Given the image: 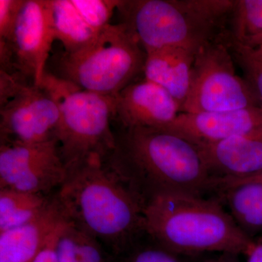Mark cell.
Segmentation results:
<instances>
[{"label":"cell","instance_id":"obj_1","mask_svg":"<svg viewBox=\"0 0 262 262\" xmlns=\"http://www.w3.org/2000/svg\"><path fill=\"white\" fill-rule=\"evenodd\" d=\"M113 160L96 158L69 169L55 196L67 220L120 254L144 233L146 198Z\"/></svg>","mask_w":262,"mask_h":262},{"label":"cell","instance_id":"obj_2","mask_svg":"<svg viewBox=\"0 0 262 262\" xmlns=\"http://www.w3.org/2000/svg\"><path fill=\"white\" fill-rule=\"evenodd\" d=\"M143 218L149 239L181 256L232 253L248 256L256 245L215 198L155 193L146 199Z\"/></svg>","mask_w":262,"mask_h":262},{"label":"cell","instance_id":"obj_3","mask_svg":"<svg viewBox=\"0 0 262 262\" xmlns=\"http://www.w3.org/2000/svg\"><path fill=\"white\" fill-rule=\"evenodd\" d=\"M115 159L145 198L158 192L203 196L212 191L211 174L198 146L163 129H124Z\"/></svg>","mask_w":262,"mask_h":262},{"label":"cell","instance_id":"obj_4","mask_svg":"<svg viewBox=\"0 0 262 262\" xmlns=\"http://www.w3.org/2000/svg\"><path fill=\"white\" fill-rule=\"evenodd\" d=\"M234 0H120L121 22L146 52L181 47L198 51L220 40Z\"/></svg>","mask_w":262,"mask_h":262},{"label":"cell","instance_id":"obj_5","mask_svg":"<svg viewBox=\"0 0 262 262\" xmlns=\"http://www.w3.org/2000/svg\"><path fill=\"white\" fill-rule=\"evenodd\" d=\"M60 113L56 139L68 169L94 158L107 160L117 141L111 128L115 98L90 92L46 72L41 84Z\"/></svg>","mask_w":262,"mask_h":262},{"label":"cell","instance_id":"obj_6","mask_svg":"<svg viewBox=\"0 0 262 262\" xmlns=\"http://www.w3.org/2000/svg\"><path fill=\"white\" fill-rule=\"evenodd\" d=\"M146 57L123 24H110L87 47L75 53L63 51L53 75L85 91L115 98L144 72Z\"/></svg>","mask_w":262,"mask_h":262},{"label":"cell","instance_id":"obj_7","mask_svg":"<svg viewBox=\"0 0 262 262\" xmlns=\"http://www.w3.org/2000/svg\"><path fill=\"white\" fill-rule=\"evenodd\" d=\"M228 44L205 45L196 53L190 89L181 113L229 111L261 106L254 91L234 68Z\"/></svg>","mask_w":262,"mask_h":262},{"label":"cell","instance_id":"obj_8","mask_svg":"<svg viewBox=\"0 0 262 262\" xmlns=\"http://www.w3.org/2000/svg\"><path fill=\"white\" fill-rule=\"evenodd\" d=\"M59 120L58 105L42 87L23 75L0 72V142L56 139Z\"/></svg>","mask_w":262,"mask_h":262},{"label":"cell","instance_id":"obj_9","mask_svg":"<svg viewBox=\"0 0 262 262\" xmlns=\"http://www.w3.org/2000/svg\"><path fill=\"white\" fill-rule=\"evenodd\" d=\"M0 143V189L47 195L67 180L69 170L56 139Z\"/></svg>","mask_w":262,"mask_h":262},{"label":"cell","instance_id":"obj_10","mask_svg":"<svg viewBox=\"0 0 262 262\" xmlns=\"http://www.w3.org/2000/svg\"><path fill=\"white\" fill-rule=\"evenodd\" d=\"M55 40L52 0H25L10 43L17 68L34 85L42 84Z\"/></svg>","mask_w":262,"mask_h":262},{"label":"cell","instance_id":"obj_11","mask_svg":"<svg viewBox=\"0 0 262 262\" xmlns=\"http://www.w3.org/2000/svg\"><path fill=\"white\" fill-rule=\"evenodd\" d=\"M195 145L212 144L231 138L262 133V107L229 111L180 113L163 127Z\"/></svg>","mask_w":262,"mask_h":262},{"label":"cell","instance_id":"obj_12","mask_svg":"<svg viewBox=\"0 0 262 262\" xmlns=\"http://www.w3.org/2000/svg\"><path fill=\"white\" fill-rule=\"evenodd\" d=\"M115 119L124 129H161L181 113L180 104L160 85L134 81L115 97Z\"/></svg>","mask_w":262,"mask_h":262},{"label":"cell","instance_id":"obj_13","mask_svg":"<svg viewBox=\"0 0 262 262\" xmlns=\"http://www.w3.org/2000/svg\"><path fill=\"white\" fill-rule=\"evenodd\" d=\"M212 179H241L262 170V133L196 145Z\"/></svg>","mask_w":262,"mask_h":262},{"label":"cell","instance_id":"obj_14","mask_svg":"<svg viewBox=\"0 0 262 262\" xmlns=\"http://www.w3.org/2000/svg\"><path fill=\"white\" fill-rule=\"evenodd\" d=\"M56 196L37 220L0 233V262H32L64 219Z\"/></svg>","mask_w":262,"mask_h":262},{"label":"cell","instance_id":"obj_15","mask_svg":"<svg viewBox=\"0 0 262 262\" xmlns=\"http://www.w3.org/2000/svg\"><path fill=\"white\" fill-rule=\"evenodd\" d=\"M196 52L188 48L168 47L146 53L144 78L171 95L180 104L181 111L190 89Z\"/></svg>","mask_w":262,"mask_h":262},{"label":"cell","instance_id":"obj_16","mask_svg":"<svg viewBox=\"0 0 262 262\" xmlns=\"http://www.w3.org/2000/svg\"><path fill=\"white\" fill-rule=\"evenodd\" d=\"M218 192L237 227L254 241L262 232V182L241 183Z\"/></svg>","mask_w":262,"mask_h":262},{"label":"cell","instance_id":"obj_17","mask_svg":"<svg viewBox=\"0 0 262 262\" xmlns=\"http://www.w3.org/2000/svg\"><path fill=\"white\" fill-rule=\"evenodd\" d=\"M52 18L56 40L66 53H75L91 44L98 34L86 23L72 0H52Z\"/></svg>","mask_w":262,"mask_h":262},{"label":"cell","instance_id":"obj_18","mask_svg":"<svg viewBox=\"0 0 262 262\" xmlns=\"http://www.w3.org/2000/svg\"><path fill=\"white\" fill-rule=\"evenodd\" d=\"M58 262H108L102 244L64 218L54 241Z\"/></svg>","mask_w":262,"mask_h":262},{"label":"cell","instance_id":"obj_19","mask_svg":"<svg viewBox=\"0 0 262 262\" xmlns=\"http://www.w3.org/2000/svg\"><path fill=\"white\" fill-rule=\"evenodd\" d=\"M52 201L45 194L0 189V233L37 220Z\"/></svg>","mask_w":262,"mask_h":262},{"label":"cell","instance_id":"obj_20","mask_svg":"<svg viewBox=\"0 0 262 262\" xmlns=\"http://www.w3.org/2000/svg\"><path fill=\"white\" fill-rule=\"evenodd\" d=\"M227 43L247 49L262 46V0H234Z\"/></svg>","mask_w":262,"mask_h":262},{"label":"cell","instance_id":"obj_21","mask_svg":"<svg viewBox=\"0 0 262 262\" xmlns=\"http://www.w3.org/2000/svg\"><path fill=\"white\" fill-rule=\"evenodd\" d=\"M80 14L95 32L99 33L110 23L120 0H72Z\"/></svg>","mask_w":262,"mask_h":262},{"label":"cell","instance_id":"obj_22","mask_svg":"<svg viewBox=\"0 0 262 262\" xmlns=\"http://www.w3.org/2000/svg\"><path fill=\"white\" fill-rule=\"evenodd\" d=\"M234 61L244 74V78L252 88L262 107V58L255 55L253 50L229 45Z\"/></svg>","mask_w":262,"mask_h":262},{"label":"cell","instance_id":"obj_23","mask_svg":"<svg viewBox=\"0 0 262 262\" xmlns=\"http://www.w3.org/2000/svg\"><path fill=\"white\" fill-rule=\"evenodd\" d=\"M151 243L147 246H133L123 262H185L181 255Z\"/></svg>","mask_w":262,"mask_h":262},{"label":"cell","instance_id":"obj_24","mask_svg":"<svg viewBox=\"0 0 262 262\" xmlns=\"http://www.w3.org/2000/svg\"><path fill=\"white\" fill-rule=\"evenodd\" d=\"M25 0H0V39L11 42Z\"/></svg>","mask_w":262,"mask_h":262},{"label":"cell","instance_id":"obj_25","mask_svg":"<svg viewBox=\"0 0 262 262\" xmlns=\"http://www.w3.org/2000/svg\"><path fill=\"white\" fill-rule=\"evenodd\" d=\"M245 182H262V170L254 175L245 177V178L214 179L213 187H214L215 192H220L222 189L230 187V186Z\"/></svg>","mask_w":262,"mask_h":262},{"label":"cell","instance_id":"obj_26","mask_svg":"<svg viewBox=\"0 0 262 262\" xmlns=\"http://www.w3.org/2000/svg\"><path fill=\"white\" fill-rule=\"evenodd\" d=\"M58 227H57V229H58ZM57 229L54 233L52 234L51 238L48 241L47 244L43 248L41 252L38 254L37 257L32 262H58L54 250L55 236H56Z\"/></svg>","mask_w":262,"mask_h":262},{"label":"cell","instance_id":"obj_27","mask_svg":"<svg viewBox=\"0 0 262 262\" xmlns=\"http://www.w3.org/2000/svg\"><path fill=\"white\" fill-rule=\"evenodd\" d=\"M239 256L241 255L236 253H220L213 257L206 258L203 262H242Z\"/></svg>","mask_w":262,"mask_h":262},{"label":"cell","instance_id":"obj_28","mask_svg":"<svg viewBox=\"0 0 262 262\" xmlns=\"http://www.w3.org/2000/svg\"><path fill=\"white\" fill-rule=\"evenodd\" d=\"M247 262H262V242L256 243V246L248 256Z\"/></svg>","mask_w":262,"mask_h":262},{"label":"cell","instance_id":"obj_29","mask_svg":"<svg viewBox=\"0 0 262 262\" xmlns=\"http://www.w3.org/2000/svg\"><path fill=\"white\" fill-rule=\"evenodd\" d=\"M253 52H254L255 55L259 57V58H262V46L256 50H253Z\"/></svg>","mask_w":262,"mask_h":262}]
</instances>
